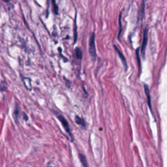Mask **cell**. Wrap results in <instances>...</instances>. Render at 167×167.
Masks as SVG:
<instances>
[{"label":"cell","mask_w":167,"mask_h":167,"mask_svg":"<svg viewBox=\"0 0 167 167\" xmlns=\"http://www.w3.org/2000/svg\"><path fill=\"white\" fill-rule=\"evenodd\" d=\"M89 52L93 61H95L97 58L96 48H95V34L94 33L90 35L89 39Z\"/></svg>","instance_id":"cell-1"},{"label":"cell","mask_w":167,"mask_h":167,"mask_svg":"<svg viewBox=\"0 0 167 167\" xmlns=\"http://www.w3.org/2000/svg\"><path fill=\"white\" fill-rule=\"evenodd\" d=\"M54 114H55V115L56 116L57 118L59 120V122L61 123L63 127H64V128L65 129V130L66 131V132L67 133H69V135H71V136H72V134H71V132L69 123H68V122L67 121V119H65L61 114H59L55 112H54Z\"/></svg>","instance_id":"cell-2"},{"label":"cell","mask_w":167,"mask_h":167,"mask_svg":"<svg viewBox=\"0 0 167 167\" xmlns=\"http://www.w3.org/2000/svg\"><path fill=\"white\" fill-rule=\"evenodd\" d=\"M148 29L147 27L144 30L143 34V41H142V55L144 57L145 56V53H146V48L147 43V39H148Z\"/></svg>","instance_id":"cell-3"},{"label":"cell","mask_w":167,"mask_h":167,"mask_svg":"<svg viewBox=\"0 0 167 167\" xmlns=\"http://www.w3.org/2000/svg\"><path fill=\"white\" fill-rule=\"evenodd\" d=\"M114 48H115V50H116V52L117 53V54H118L119 58L121 59L122 64H123V65H124V68H125V71H126L127 70L128 66H127V61H126V59H125V57L124 55V54H123V53L122 52L119 50V49L118 48H117V46H114Z\"/></svg>","instance_id":"cell-4"},{"label":"cell","mask_w":167,"mask_h":167,"mask_svg":"<svg viewBox=\"0 0 167 167\" xmlns=\"http://www.w3.org/2000/svg\"><path fill=\"white\" fill-rule=\"evenodd\" d=\"M20 108H19V106L16 104L15 105V110L14 112H13V117H14L15 121L16 123V124H18V117H19V114H20Z\"/></svg>","instance_id":"cell-5"},{"label":"cell","mask_w":167,"mask_h":167,"mask_svg":"<svg viewBox=\"0 0 167 167\" xmlns=\"http://www.w3.org/2000/svg\"><path fill=\"white\" fill-rule=\"evenodd\" d=\"M144 91H145V94L146 95L147 97V104L150 106V108H152L151 107V99H150V89L149 87L147 86V84H144Z\"/></svg>","instance_id":"cell-6"},{"label":"cell","mask_w":167,"mask_h":167,"mask_svg":"<svg viewBox=\"0 0 167 167\" xmlns=\"http://www.w3.org/2000/svg\"><path fill=\"white\" fill-rule=\"evenodd\" d=\"M144 7H145L144 0H142L141 7L140 9V12H139V18L140 19V20H142L144 16Z\"/></svg>","instance_id":"cell-7"},{"label":"cell","mask_w":167,"mask_h":167,"mask_svg":"<svg viewBox=\"0 0 167 167\" xmlns=\"http://www.w3.org/2000/svg\"><path fill=\"white\" fill-rule=\"evenodd\" d=\"M24 84L25 85V87L28 90L31 89V80L29 78H24Z\"/></svg>","instance_id":"cell-8"},{"label":"cell","mask_w":167,"mask_h":167,"mask_svg":"<svg viewBox=\"0 0 167 167\" xmlns=\"http://www.w3.org/2000/svg\"><path fill=\"white\" fill-rule=\"evenodd\" d=\"M119 31H118V34H117V39H120V35H121L122 31V14L119 15Z\"/></svg>","instance_id":"cell-9"},{"label":"cell","mask_w":167,"mask_h":167,"mask_svg":"<svg viewBox=\"0 0 167 167\" xmlns=\"http://www.w3.org/2000/svg\"><path fill=\"white\" fill-rule=\"evenodd\" d=\"M75 52L76 58L78 59H81L82 57V52L81 49L80 48H76L75 50Z\"/></svg>","instance_id":"cell-10"},{"label":"cell","mask_w":167,"mask_h":167,"mask_svg":"<svg viewBox=\"0 0 167 167\" xmlns=\"http://www.w3.org/2000/svg\"><path fill=\"white\" fill-rule=\"evenodd\" d=\"M75 121L78 124L83 126V127H84L85 125H86L85 124V122L84 121V119L82 118H81V117H80L79 116L75 117Z\"/></svg>","instance_id":"cell-11"},{"label":"cell","mask_w":167,"mask_h":167,"mask_svg":"<svg viewBox=\"0 0 167 167\" xmlns=\"http://www.w3.org/2000/svg\"><path fill=\"white\" fill-rule=\"evenodd\" d=\"M80 161L82 162V165L84 167H88V165H87V160H86V158L85 157V156L83 155H80Z\"/></svg>","instance_id":"cell-12"},{"label":"cell","mask_w":167,"mask_h":167,"mask_svg":"<svg viewBox=\"0 0 167 167\" xmlns=\"http://www.w3.org/2000/svg\"><path fill=\"white\" fill-rule=\"evenodd\" d=\"M52 1V7H53V10L54 13L56 15L58 14V7L56 3V0H51Z\"/></svg>","instance_id":"cell-13"},{"label":"cell","mask_w":167,"mask_h":167,"mask_svg":"<svg viewBox=\"0 0 167 167\" xmlns=\"http://www.w3.org/2000/svg\"><path fill=\"white\" fill-rule=\"evenodd\" d=\"M138 50H139V49H137V50H136V57H137V60H138V63L139 71H140V69H141V63H140V56H139Z\"/></svg>","instance_id":"cell-14"},{"label":"cell","mask_w":167,"mask_h":167,"mask_svg":"<svg viewBox=\"0 0 167 167\" xmlns=\"http://www.w3.org/2000/svg\"><path fill=\"white\" fill-rule=\"evenodd\" d=\"M74 31H75V43L76 42V40H77V31H76V22L75 23V29H74Z\"/></svg>","instance_id":"cell-15"},{"label":"cell","mask_w":167,"mask_h":167,"mask_svg":"<svg viewBox=\"0 0 167 167\" xmlns=\"http://www.w3.org/2000/svg\"><path fill=\"white\" fill-rule=\"evenodd\" d=\"M5 1H9V0H5Z\"/></svg>","instance_id":"cell-16"}]
</instances>
